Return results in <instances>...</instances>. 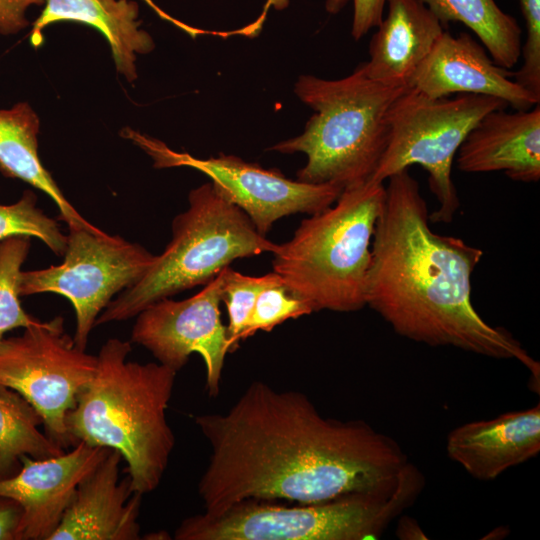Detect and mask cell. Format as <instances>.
Returning a JSON list of instances; mask_svg holds the SVG:
<instances>
[{
    "label": "cell",
    "mask_w": 540,
    "mask_h": 540,
    "mask_svg": "<svg viewBox=\"0 0 540 540\" xmlns=\"http://www.w3.org/2000/svg\"><path fill=\"white\" fill-rule=\"evenodd\" d=\"M386 197L383 183L342 190L334 205L301 221L277 244L273 272L312 312H354L366 305L371 244Z\"/></svg>",
    "instance_id": "5b68a950"
},
{
    "label": "cell",
    "mask_w": 540,
    "mask_h": 540,
    "mask_svg": "<svg viewBox=\"0 0 540 540\" xmlns=\"http://www.w3.org/2000/svg\"><path fill=\"white\" fill-rule=\"evenodd\" d=\"M288 5H289V0H266L264 8L260 16L257 18V20L249 24L247 27H244L242 30L238 32L246 36L254 35L262 27V24L266 18L267 12L271 7L275 8L276 10H283L287 8Z\"/></svg>",
    "instance_id": "1f68e13d"
},
{
    "label": "cell",
    "mask_w": 540,
    "mask_h": 540,
    "mask_svg": "<svg viewBox=\"0 0 540 540\" xmlns=\"http://www.w3.org/2000/svg\"><path fill=\"white\" fill-rule=\"evenodd\" d=\"M408 85L429 98L454 93L485 95L516 110H528L540 102L539 95L512 80L511 72L495 64L467 33L453 36L444 31Z\"/></svg>",
    "instance_id": "4fadbf2b"
},
{
    "label": "cell",
    "mask_w": 540,
    "mask_h": 540,
    "mask_svg": "<svg viewBox=\"0 0 540 540\" xmlns=\"http://www.w3.org/2000/svg\"><path fill=\"white\" fill-rule=\"evenodd\" d=\"M129 341L107 340L91 381L66 416L73 446L84 442L117 450L134 492L155 490L175 446L167 421L177 372L161 363L128 361Z\"/></svg>",
    "instance_id": "3957f363"
},
{
    "label": "cell",
    "mask_w": 540,
    "mask_h": 540,
    "mask_svg": "<svg viewBox=\"0 0 540 540\" xmlns=\"http://www.w3.org/2000/svg\"><path fill=\"white\" fill-rule=\"evenodd\" d=\"M110 448L78 442L68 452L45 458L23 456L21 469L0 480V495L24 509L22 540H49L70 504L79 482Z\"/></svg>",
    "instance_id": "5bb4252c"
},
{
    "label": "cell",
    "mask_w": 540,
    "mask_h": 540,
    "mask_svg": "<svg viewBox=\"0 0 540 540\" xmlns=\"http://www.w3.org/2000/svg\"><path fill=\"white\" fill-rule=\"evenodd\" d=\"M442 25L461 22L480 39L492 60L504 69L513 68L521 55L522 31L514 17L494 0H420Z\"/></svg>",
    "instance_id": "44dd1931"
},
{
    "label": "cell",
    "mask_w": 540,
    "mask_h": 540,
    "mask_svg": "<svg viewBox=\"0 0 540 540\" xmlns=\"http://www.w3.org/2000/svg\"><path fill=\"white\" fill-rule=\"evenodd\" d=\"M223 270L194 296L180 301L159 300L136 317L131 342L146 348L159 363L178 372L193 353L204 361L206 390L215 397L231 344L222 323Z\"/></svg>",
    "instance_id": "7c38bea8"
},
{
    "label": "cell",
    "mask_w": 540,
    "mask_h": 540,
    "mask_svg": "<svg viewBox=\"0 0 540 540\" xmlns=\"http://www.w3.org/2000/svg\"><path fill=\"white\" fill-rule=\"evenodd\" d=\"M36 410L16 391L0 384V480L15 475L23 456L45 459L65 452L39 430Z\"/></svg>",
    "instance_id": "7402d4cb"
},
{
    "label": "cell",
    "mask_w": 540,
    "mask_h": 540,
    "mask_svg": "<svg viewBox=\"0 0 540 540\" xmlns=\"http://www.w3.org/2000/svg\"><path fill=\"white\" fill-rule=\"evenodd\" d=\"M188 203L173 219L164 251L136 284L108 304L96 326L134 318L159 300L207 284L236 259L276 250L277 244L260 234L211 182L192 189Z\"/></svg>",
    "instance_id": "8992f818"
},
{
    "label": "cell",
    "mask_w": 540,
    "mask_h": 540,
    "mask_svg": "<svg viewBox=\"0 0 540 540\" xmlns=\"http://www.w3.org/2000/svg\"><path fill=\"white\" fill-rule=\"evenodd\" d=\"M448 457L480 481H492L540 451V405L462 424L447 436Z\"/></svg>",
    "instance_id": "e0dca14e"
},
{
    "label": "cell",
    "mask_w": 540,
    "mask_h": 540,
    "mask_svg": "<svg viewBox=\"0 0 540 540\" xmlns=\"http://www.w3.org/2000/svg\"><path fill=\"white\" fill-rule=\"evenodd\" d=\"M397 525L395 534L398 539L401 540H426L428 537L422 530L421 526L416 519L407 516L400 515L397 518Z\"/></svg>",
    "instance_id": "4dcf8cb0"
},
{
    "label": "cell",
    "mask_w": 540,
    "mask_h": 540,
    "mask_svg": "<svg viewBox=\"0 0 540 540\" xmlns=\"http://www.w3.org/2000/svg\"><path fill=\"white\" fill-rule=\"evenodd\" d=\"M121 135L145 151L155 168L190 167L208 176L215 188L243 210L264 236L278 219L320 212L334 204L342 192L331 184L289 179L277 169H266L234 155L196 158L130 128H124Z\"/></svg>",
    "instance_id": "8fae6325"
},
{
    "label": "cell",
    "mask_w": 540,
    "mask_h": 540,
    "mask_svg": "<svg viewBox=\"0 0 540 540\" xmlns=\"http://www.w3.org/2000/svg\"><path fill=\"white\" fill-rule=\"evenodd\" d=\"M44 9L32 24L30 42L42 45L43 30L56 22L86 24L108 42L116 69L128 82L137 78V54L150 53L155 43L140 28L139 6L132 0H44Z\"/></svg>",
    "instance_id": "d6986e66"
},
{
    "label": "cell",
    "mask_w": 540,
    "mask_h": 540,
    "mask_svg": "<svg viewBox=\"0 0 540 540\" xmlns=\"http://www.w3.org/2000/svg\"><path fill=\"white\" fill-rule=\"evenodd\" d=\"M96 367L97 356L76 346L64 331L62 316L0 342V384L18 392L36 410L45 434L63 450L73 446L66 416Z\"/></svg>",
    "instance_id": "30bf717a"
},
{
    "label": "cell",
    "mask_w": 540,
    "mask_h": 540,
    "mask_svg": "<svg viewBox=\"0 0 540 540\" xmlns=\"http://www.w3.org/2000/svg\"><path fill=\"white\" fill-rule=\"evenodd\" d=\"M31 247V238L14 236L0 241V342L13 329L38 324L20 302L19 284L22 265Z\"/></svg>",
    "instance_id": "603a6c76"
},
{
    "label": "cell",
    "mask_w": 540,
    "mask_h": 540,
    "mask_svg": "<svg viewBox=\"0 0 540 540\" xmlns=\"http://www.w3.org/2000/svg\"><path fill=\"white\" fill-rule=\"evenodd\" d=\"M526 26L521 46L523 64L511 77L530 92L540 96V0H518Z\"/></svg>",
    "instance_id": "4316f807"
},
{
    "label": "cell",
    "mask_w": 540,
    "mask_h": 540,
    "mask_svg": "<svg viewBox=\"0 0 540 540\" xmlns=\"http://www.w3.org/2000/svg\"><path fill=\"white\" fill-rule=\"evenodd\" d=\"M387 180L371 244L366 305L402 337L516 359L539 378V363L521 343L485 322L472 304V274L483 251L431 229L426 201L408 169Z\"/></svg>",
    "instance_id": "7a4b0ae2"
},
{
    "label": "cell",
    "mask_w": 540,
    "mask_h": 540,
    "mask_svg": "<svg viewBox=\"0 0 540 540\" xmlns=\"http://www.w3.org/2000/svg\"><path fill=\"white\" fill-rule=\"evenodd\" d=\"M425 478L411 462L391 494L351 493L331 500L290 506L246 499L223 513L184 519L176 540H373L408 509Z\"/></svg>",
    "instance_id": "52a82bcc"
},
{
    "label": "cell",
    "mask_w": 540,
    "mask_h": 540,
    "mask_svg": "<svg viewBox=\"0 0 540 540\" xmlns=\"http://www.w3.org/2000/svg\"><path fill=\"white\" fill-rule=\"evenodd\" d=\"M37 200L32 190H25L15 203L0 204V241L14 236L34 237L56 256H63L67 235L37 206Z\"/></svg>",
    "instance_id": "cb8c5ba5"
},
{
    "label": "cell",
    "mask_w": 540,
    "mask_h": 540,
    "mask_svg": "<svg viewBox=\"0 0 540 540\" xmlns=\"http://www.w3.org/2000/svg\"><path fill=\"white\" fill-rule=\"evenodd\" d=\"M507 106L505 101L485 95L429 98L408 87L389 110L387 147L369 181L383 183L419 165L428 173L429 188L438 202V208L429 214L430 222H452L460 206L451 177L456 153L482 117Z\"/></svg>",
    "instance_id": "ba28073f"
},
{
    "label": "cell",
    "mask_w": 540,
    "mask_h": 540,
    "mask_svg": "<svg viewBox=\"0 0 540 540\" xmlns=\"http://www.w3.org/2000/svg\"><path fill=\"white\" fill-rule=\"evenodd\" d=\"M43 3L44 0H0V34L14 35L25 29L29 25L28 8Z\"/></svg>",
    "instance_id": "f1b7e54d"
},
{
    "label": "cell",
    "mask_w": 540,
    "mask_h": 540,
    "mask_svg": "<svg viewBox=\"0 0 540 540\" xmlns=\"http://www.w3.org/2000/svg\"><path fill=\"white\" fill-rule=\"evenodd\" d=\"M222 301L228 314L227 334L231 352L235 351L242 340L249 317L258 295L266 287L282 281L275 272L263 276H249L225 267Z\"/></svg>",
    "instance_id": "d4e9b609"
},
{
    "label": "cell",
    "mask_w": 540,
    "mask_h": 540,
    "mask_svg": "<svg viewBox=\"0 0 540 540\" xmlns=\"http://www.w3.org/2000/svg\"><path fill=\"white\" fill-rule=\"evenodd\" d=\"M377 27L365 74L378 82L409 86V81L444 32L439 19L420 0H387Z\"/></svg>",
    "instance_id": "ac0fdd59"
},
{
    "label": "cell",
    "mask_w": 540,
    "mask_h": 540,
    "mask_svg": "<svg viewBox=\"0 0 540 540\" xmlns=\"http://www.w3.org/2000/svg\"><path fill=\"white\" fill-rule=\"evenodd\" d=\"M39 129V117L28 102L0 109V173L47 194L59 210V219L69 229L101 231L74 208L42 164L38 154Z\"/></svg>",
    "instance_id": "ffe728a7"
},
{
    "label": "cell",
    "mask_w": 540,
    "mask_h": 540,
    "mask_svg": "<svg viewBox=\"0 0 540 540\" xmlns=\"http://www.w3.org/2000/svg\"><path fill=\"white\" fill-rule=\"evenodd\" d=\"M308 304L292 293L283 281L266 287L258 295L242 340L257 331H271L288 319L311 314Z\"/></svg>",
    "instance_id": "484cf974"
},
{
    "label": "cell",
    "mask_w": 540,
    "mask_h": 540,
    "mask_svg": "<svg viewBox=\"0 0 540 540\" xmlns=\"http://www.w3.org/2000/svg\"><path fill=\"white\" fill-rule=\"evenodd\" d=\"M349 1L353 2L351 35L359 40L372 28L379 26L387 0H325V9L330 14H337Z\"/></svg>",
    "instance_id": "83f0119b"
},
{
    "label": "cell",
    "mask_w": 540,
    "mask_h": 540,
    "mask_svg": "<svg viewBox=\"0 0 540 540\" xmlns=\"http://www.w3.org/2000/svg\"><path fill=\"white\" fill-rule=\"evenodd\" d=\"M408 87L373 80L361 65L336 80L301 75L294 92L314 114L300 135L270 150L306 155L305 166L297 172L299 181L342 190L365 183L387 147L389 110Z\"/></svg>",
    "instance_id": "277c9868"
},
{
    "label": "cell",
    "mask_w": 540,
    "mask_h": 540,
    "mask_svg": "<svg viewBox=\"0 0 540 540\" xmlns=\"http://www.w3.org/2000/svg\"><path fill=\"white\" fill-rule=\"evenodd\" d=\"M63 256L59 265L22 270L19 293H54L67 298L76 317L74 342L86 350L101 312L116 294L146 274L156 255L118 235L79 228L69 229Z\"/></svg>",
    "instance_id": "9c48e42d"
},
{
    "label": "cell",
    "mask_w": 540,
    "mask_h": 540,
    "mask_svg": "<svg viewBox=\"0 0 540 540\" xmlns=\"http://www.w3.org/2000/svg\"><path fill=\"white\" fill-rule=\"evenodd\" d=\"M24 509L15 499L0 495V540H22Z\"/></svg>",
    "instance_id": "f546056e"
},
{
    "label": "cell",
    "mask_w": 540,
    "mask_h": 540,
    "mask_svg": "<svg viewBox=\"0 0 540 540\" xmlns=\"http://www.w3.org/2000/svg\"><path fill=\"white\" fill-rule=\"evenodd\" d=\"M121 454H108L78 484L49 540H138L143 494L127 475L119 480Z\"/></svg>",
    "instance_id": "9a60e30c"
},
{
    "label": "cell",
    "mask_w": 540,
    "mask_h": 540,
    "mask_svg": "<svg viewBox=\"0 0 540 540\" xmlns=\"http://www.w3.org/2000/svg\"><path fill=\"white\" fill-rule=\"evenodd\" d=\"M211 447L198 493L216 516L246 499L301 504L351 493L391 494L409 462L362 420L324 417L302 392L252 382L225 413L197 415Z\"/></svg>",
    "instance_id": "6da1fadb"
},
{
    "label": "cell",
    "mask_w": 540,
    "mask_h": 540,
    "mask_svg": "<svg viewBox=\"0 0 540 540\" xmlns=\"http://www.w3.org/2000/svg\"><path fill=\"white\" fill-rule=\"evenodd\" d=\"M147 4H149L157 13L160 12L161 9H159L151 0H144Z\"/></svg>",
    "instance_id": "d6a6232c"
},
{
    "label": "cell",
    "mask_w": 540,
    "mask_h": 540,
    "mask_svg": "<svg viewBox=\"0 0 540 540\" xmlns=\"http://www.w3.org/2000/svg\"><path fill=\"white\" fill-rule=\"evenodd\" d=\"M457 167L467 173L504 172L510 179H540V106L482 117L458 149Z\"/></svg>",
    "instance_id": "2e32d148"
}]
</instances>
